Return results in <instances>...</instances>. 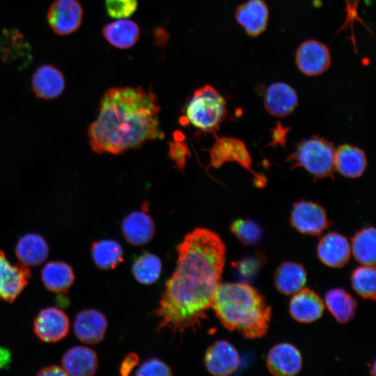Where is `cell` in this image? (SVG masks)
Segmentation results:
<instances>
[{
  "label": "cell",
  "instance_id": "6da1fadb",
  "mask_svg": "<svg viewBox=\"0 0 376 376\" xmlns=\"http://www.w3.org/2000/svg\"><path fill=\"white\" fill-rule=\"evenodd\" d=\"M178 260L165 285L155 315L158 329H168L175 336L196 331L207 318L214 292L221 283L226 246L215 232L196 228L177 246Z\"/></svg>",
  "mask_w": 376,
  "mask_h": 376
},
{
  "label": "cell",
  "instance_id": "8992f818",
  "mask_svg": "<svg viewBox=\"0 0 376 376\" xmlns=\"http://www.w3.org/2000/svg\"><path fill=\"white\" fill-rule=\"evenodd\" d=\"M209 152L208 167L219 169L225 163L236 162L253 175L257 187L265 185L266 178L253 170L250 153L242 141L234 137L217 138Z\"/></svg>",
  "mask_w": 376,
  "mask_h": 376
},
{
  "label": "cell",
  "instance_id": "1f68e13d",
  "mask_svg": "<svg viewBox=\"0 0 376 376\" xmlns=\"http://www.w3.org/2000/svg\"><path fill=\"white\" fill-rule=\"evenodd\" d=\"M354 291L363 299L375 300L376 270L375 265H363L355 269L351 275Z\"/></svg>",
  "mask_w": 376,
  "mask_h": 376
},
{
  "label": "cell",
  "instance_id": "277c9868",
  "mask_svg": "<svg viewBox=\"0 0 376 376\" xmlns=\"http://www.w3.org/2000/svg\"><path fill=\"white\" fill-rule=\"evenodd\" d=\"M226 102L219 91L210 84L197 88L187 103L182 125L190 124L198 131L214 134L227 115Z\"/></svg>",
  "mask_w": 376,
  "mask_h": 376
},
{
  "label": "cell",
  "instance_id": "7402d4cb",
  "mask_svg": "<svg viewBox=\"0 0 376 376\" xmlns=\"http://www.w3.org/2000/svg\"><path fill=\"white\" fill-rule=\"evenodd\" d=\"M62 364L68 375L88 376L95 373L98 359L96 353L85 346H75L68 350L62 357Z\"/></svg>",
  "mask_w": 376,
  "mask_h": 376
},
{
  "label": "cell",
  "instance_id": "d6986e66",
  "mask_svg": "<svg viewBox=\"0 0 376 376\" xmlns=\"http://www.w3.org/2000/svg\"><path fill=\"white\" fill-rule=\"evenodd\" d=\"M121 230L128 243L133 246H142L153 238L155 225L148 214L143 211H134L123 218Z\"/></svg>",
  "mask_w": 376,
  "mask_h": 376
},
{
  "label": "cell",
  "instance_id": "7a4b0ae2",
  "mask_svg": "<svg viewBox=\"0 0 376 376\" xmlns=\"http://www.w3.org/2000/svg\"><path fill=\"white\" fill-rule=\"evenodd\" d=\"M156 95L141 87H116L103 95L97 118L89 126L92 150L119 155L144 142L162 139Z\"/></svg>",
  "mask_w": 376,
  "mask_h": 376
},
{
  "label": "cell",
  "instance_id": "ba28073f",
  "mask_svg": "<svg viewBox=\"0 0 376 376\" xmlns=\"http://www.w3.org/2000/svg\"><path fill=\"white\" fill-rule=\"evenodd\" d=\"M83 13L82 6L77 0H55L48 9L47 19L56 34L66 36L79 29Z\"/></svg>",
  "mask_w": 376,
  "mask_h": 376
},
{
  "label": "cell",
  "instance_id": "60d3db41",
  "mask_svg": "<svg viewBox=\"0 0 376 376\" xmlns=\"http://www.w3.org/2000/svg\"><path fill=\"white\" fill-rule=\"evenodd\" d=\"M370 370L372 372V375H375V362L373 363V368H372V369H370Z\"/></svg>",
  "mask_w": 376,
  "mask_h": 376
},
{
  "label": "cell",
  "instance_id": "ab89813d",
  "mask_svg": "<svg viewBox=\"0 0 376 376\" xmlns=\"http://www.w3.org/2000/svg\"><path fill=\"white\" fill-rule=\"evenodd\" d=\"M10 361V353L8 350L0 347V368L8 366Z\"/></svg>",
  "mask_w": 376,
  "mask_h": 376
},
{
  "label": "cell",
  "instance_id": "2e32d148",
  "mask_svg": "<svg viewBox=\"0 0 376 376\" xmlns=\"http://www.w3.org/2000/svg\"><path fill=\"white\" fill-rule=\"evenodd\" d=\"M264 105L272 116L279 118L291 114L298 105V96L293 88L283 82H275L265 93Z\"/></svg>",
  "mask_w": 376,
  "mask_h": 376
},
{
  "label": "cell",
  "instance_id": "44dd1931",
  "mask_svg": "<svg viewBox=\"0 0 376 376\" xmlns=\"http://www.w3.org/2000/svg\"><path fill=\"white\" fill-rule=\"evenodd\" d=\"M350 243L343 235L329 233L322 237L317 246L320 260L331 267H342L350 258Z\"/></svg>",
  "mask_w": 376,
  "mask_h": 376
},
{
  "label": "cell",
  "instance_id": "8d00e7d4",
  "mask_svg": "<svg viewBox=\"0 0 376 376\" xmlns=\"http://www.w3.org/2000/svg\"><path fill=\"white\" fill-rule=\"evenodd\" d=\"M260 263L258 258H244L235 265L238 274L245 279L253 276L259 270Z\"/></svg>",
  "mask_w": 376,
  "mask_h": 376
},
{
  "label": "cell",
  "instance_id": "3957f363",
  "mask_svg": "<svg viewBox=\"0 0 376 376\" xmlns=\"http://www.w3.org/2000/svg\"><path fill=\"white\" fill-rule=\"evenodd\" d=\"M211 308L222 325L250 339L263 337L267 331L271 307L265 297L246 283H220Z\"/></svg>",
  "mask_w": 376,
  "mask_h": 376
},
{
  "label": "cell",
  "instance_id": "5bb4252c",
  "mask_svg": "<svg viewBox=\"0 0 376 376\" xmlns=\"http://www.w3.org/2000/svg\"><path fill=\"white\" fill-rule=\"evenodd\" d=\"M267 366L274 375L292 376L297 374L302 366L300 352L288 343H279L268 352Z\"/></svg>",
  "mask_w": 376,
  "mask_h": 376
},
{
  "label": "cell",
  "instance_id": "d590c367",
  "mask_svg": "<svg viewBox=\"0 0 376 376\" xmlns=\"http://www.w3.org/2000/svg\"><path fill=\"white\" fill-rule=\"evenodd\" d=\"M136 375H172L173 372L170 366L164 361L157 358H151L145 361L137 369Z\"/></svg>",
  "mask_w": 376,
  "mask_h": 376
},
{
  "label": "cell",
  "instance_id": "9c48e42d",
  "mask_svg": "<svg viewBox=\"0 0 376 376\" xmlns=\"http://www.w3.org/2000/svg\"><path fill=\"white\" fill-rule=\"evenodd\" d=\"M328 47L316 40L303 42L295 54V63L299 70L309 77L320 75L331 65Z\"/></svg>",
  "mask_w": 376,
  "mask_h": 376
},
{
  "label": "cell",
  "instance_id": "7c38bea8",
  "mask_svg": "<svg viewBox=\"0 0 376 376\" xmlns=\"http://www.w3.org/2000/svg\"><path fill=\"white\" fill-rule=\"evenodd\" d=\"M240 357L235 347L226 340H217L206 350L204 363L207 371L217 376L229 375L240 366Z\"/></svg>",
  "mask_w": 376,
  "mask_h": 376
},
{
  "label": "cell",
  "instance_id": "8fae6325",
  "mask_svg": "<svg viewBox=\"0 0 376 376\" xmlns=\"http://www.w3.org/2000/svg\"><path fill=\"white\" fill-rule=\"evenodd\" d=\"M70 322L66 313L56 307L42 309L36 317L33 331L42 341L57 342L65 338L69 331Z\"/></svg>",
  "mask_w": 376,
  "mask_h": 376
},
{
  "label": "cell",
  "instance_id": "5b68a950",
  "mask_svg": "<svg viewBox=\"0 0 376 376\" xmlns=\"http://www.w3.org/2000/svg\"><path fill=\"white\" fill-rule=\"evenodd\" d=\"M335 148L323 137L313 136L297 143L288 158L292 167H302L318 178L333 175L335 170Z\"/></svg>",
  "mask_w": 376,
  "mask_h": 376
},
{
  "label": "cell",
  "instance_id": "74e56055",
  "mask_svg": "<svg viewBox=\"0 0 376 376\" xmlns=\"http://www.w3.org/2000/svg\"><path fill=\"white\" fill-rule=\"evenodd\" d=\"M139 358L136 353L128 354L122 361L120 366L121 375H128L131 371L139 364Z\"/></svg>",
  "mask_w": 376,
  "mask_h": 376
},
{
  "label": "cell",
  "instance_id": "ac0fdd59",
  "mask_svg": "<svg viewBox=\"0 0 376 376\" xmlns=\"http://www.w3.org/2000/svg\"><path fill=\"white\" fill-rule=\"evenodd\" d=\"M65 86L63 72L52 65H44L36 69L31 79V87L40 99L53 100L61 95Z\"/></svg>",
  "mask_w": 376,
  "mask_h": 376
},
{
  "label": "cell",
  "instance_id": "9a60e30c",
  "mask_svg": "<svg viewBox=\"0 0 376 376\" xmlns=\"http://www.w3.org/2000/svg\"><path fill=\"white\" fill-rule=\"evenodd\" d=\"M107 329V321L101 312L93 308L79 312L74 322L77 338L87 344H97L102 340Z\"/></svg>",
  "mask_w": 376,
  "mask_h": 376
},
{
  "label": "cell",
  "instance_id": "836d02e7",
  "mask_svg": "<svg viewBox=\"0 0 376 376\" xmlns=\"http://www.w3.org/2000/svg\"><path fill=\"white\" fill-rule=\"evenodd\" d=\"M174 139L169 142V155L176 164L179 170H184L187 157H190V151L187 143L183 141L184 135L182 132L176 131L173 133Z\"/></svg>",
  "mask_w": 376,
  "mask_h": 376
},
{
  "label": "cell",
  "instance_id": "cb8c5ba5",
  "mask_svg": "<svg viewBox=\"0 0 376 376\" xmlns=\"http://www.w3.org/2000/svg\"><path fill=\"white\" fill-rule=\"evenodd\" d=\"M41 280L49 291L65 293L74 283L75 274L72 267L67 263L54 260L43 267L41 271Z\"/></svg>",
  "mask_w": 376,
  "mask_h": 376
},
{
  "label": "cell",
  "instance_id": "e575fe53",
  "mask_svg": "<svg viewBox=\"0 0 376 376\" xmlns=\"http://www.w3.org/2000/svg\"><path fill=\"white\" fill-rule=\"evenodd\" d=\"M137 0H105L108 15L116 19L130 17L137 8Z\"/></svg>",
  "mask_w": 376,
  "mask_h": 376
},
{
  "label": "cell",
  "instance_id": "52a82bcc",
  "mask_svg": "<svg viewBox=\"0 0 376 376\" xmlns=\"http://www.w3.org/2000/svg\"><path fill=\"white\" fill-rule=\"evenodd\" d=\"M290 221L299 232L316 236L321 235L330 225L324 209L316 203L305 200L293 204Z\"/></svg>",
  "mask_w": 376,
  "mask_h": 376
},
{
  "label": "cell",
  "instance_id": "d6a6232c",
  "mask_svg": "<svg viewBox=\"0 0 376 376\" xmlns=\"http://www.w3.org/2000/svg\"><path fill=\"white\" fill-rule=\"evenodd\" d=\"M230 230L245 246L256 244L262 237L261 227L251 219H237L230 225Z\"/></svg>",
  "mask_w": 376,
  "mask_h": 376
},
{
  "label": "cell",
  "instance_id": "d4e9b609",
  "mask_svg": "<svg viewBox=\"0 0 376 376\" xmlns=\"http://www.w3.org/2000/svg\"><path fill=\"white\" fill-rule=\"evenodd\" d=\"M15 254L21 263L26 266H36L42 263L48 257L49 246L41 235L28 233L18 240Z\"/></svg>",
  "mask_w": 376,
  "mask_h": 376
},
{
  "label": "cell",
  "instance_id": "f1b7e54d",
  "mask_svg": "<svg viewBox=\"0 0 376 376\" xmlns=\"http://www.w3.org/2000/svg\"><path fill=\"white\" fill-rule=\"evenodd\" d=\"M325 303L328 310L339 322H348L355 315L357 301L343 288L329 290L325 295Z\"/></svg>",
  "mask_w": 376,
  "mask_h": 376
},
{
  "label": "cell",
  "instance_id": "e0dca14e",
  "mask_svg": "<svg viewBox=\"0 0 376 376\" xmlns=\"http://www.w3.org/2000/svg\"><path fill=\"white\" fill-rule=\"evenodd\" d=\"M235 15L245 32L251 37H256L265 31L269 10L263 0H248L237 8Z\"/></svg>",
  "mask_w": 376,
  "mask_h": 376
},
{
  "label": "cell",
  "instance_id": "4316f807",
  "mask_svg": "<svg viewBox=\"0 0 376 376\" xmlns=\"http://www.w3.org/2000/svg\"><path fill=\"white\" fill-rule=\"evenodd\" d=\"M102 33L111 45L125 49L136 44L140 36V29L136 22L121 19L107 24L102 29Z\"/></svg>",
  "mask_w": 376,
  "mask_h": 376
},
{
  "label": "cell",
  "instance_id": "83f0119b",
  "mask_svg": "<svg viewBox=\"0 0 376 376\" xmlns=\"http://www.w3.org/2000/svg\"><path fill=\"white\" fill-rule=\"evenodd\" d=\"M91 256L95 265L104 270L113 269L124 260L121 245L111 239H102L91 244Z\"/></svg>",
  "mask_w": 376,
  "mask_h": 376
},
{
  "label": "cell",
  "instance_id": "4fadbf2b",
  "mask_svg": "<svg viewBox=\"0 0 376 376\" xmlns=\"http://www.w3.org/2000/svg\"><path fill=\"white\" fill-rule=\"evenodd\" d=\"M31 47L16 29H3L0 35V60L4 63L24 67L31 60Z\"/></svg>",
  "mask_w": 376,
  "mask_h": 376
},
{
  "label": "cell",
  "instance_id": "ffe728a7",
  "mask_svg": "<svg viewBox=\"0 0 376 376\" xmlns=\"http://www.w3.org/2000/svg\"><path fill=\"white\" fill-rule=\"evenodd\" d=\"M324 309L323 300L308 288H302L295 293L289 304V311L292 318L303 323L318 320Z\"/></svg>",
  "mask_w": 376,
  "mask_h": 376
},
{
  "label": "cell",
  "instance_id": "484cf974",
  "mask_svg": "<svg viewBox=\"0 0 376 376\" xmlns=\"http://www.w3.org/2000/svg\"><path fill=\"white\" fill-rule=\"evenodd\" d=\"M274 281L276 288L281 293L287 295H294L305 285L306 272L300 264L284 262L277 267Z\"/></svg>",
  "mask_w": 376,
  "mask_h": 376
},
{
  "label": "cell",
  "instance_id": "f546056e",
  "mask_svg": "<svg viewBox=\"0 0 376 376\" xmlns=\"http://www.w3.org/2000/svg\"><path fill=\"white\" fill-rule=\"evenodd\" d=\"M373 227L359 230L352 239L351 247L355 259L363 265H375L376 259V236Z\"/></svg>",
  "mask_w": 376,
  "mask_h": 376
},
{
  "label": "cell",
  "instance_id": "30bf717a",
  "mask_svg": "<svg viewBox=\"0 0 376 376\" xmlns=\"http://www.w3.org/2000/svg\"><path fill=\"white\" fill-rule=\"evenodd\" d=\"M31 277L28 266L11 264L0 250V299L13 302L27 285Z\"/></svg>",
  "mask_w": 376,
  "mask_h": 376
},
{
  "label": "cell",
  "instance_id": "f35d334b",
  "mask_svg": "<svg viewBox=\"0 0 376 376\" xmlns=\"http://www.w3.org/2000/svg\"><path fill=\"white\" fill-rule=\"evenodd\" d=\"M38 375H68L67 372L65 370L64 368L52 365L49 366H46L43 368H42L39 373L37 374Z\"/></svg>",
  "mask_w": 376,
  "mask_h": 376
},
{
  "label": "cell",
  "instance_id": "603a6c76",
  "mask_svg": "<svg viewBox=\"0 0 376 376\" xmlns=\"http://www.w3.org/2000/svg\"><path fill=\"white\" fill-rule=\"evenodd\" d=\"M335 169L342 175L355 178L362 175L367 166L366 154L361 148L343 144L335 150Z\"/></svg>",
  "mask_w": 376,
  "mask_h": 376
},
{
  "label": "cell",
  "instance_id": "4dcf8cb0",
  "mask_svg": "<svg viewBox=\"0 0 376 376\" xmlns=\"http://www.w3.org/2000/svg\"><path fill=\"white\" fill-rule=\"evenodd\" d=\"M162 269L160 258L154 253L144 252L137 256L132 265V272L135 279L144 285L155 283Z\"/></svg>",
  "mask_w": 376,
  "mask_h": 376
}]
</instances>
